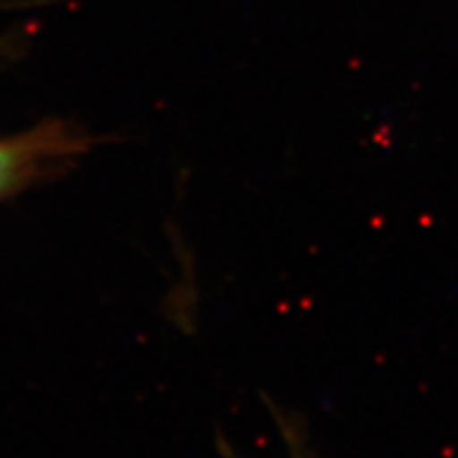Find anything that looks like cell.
I'll return each mask as SVG.
<instances>
[{
	"mask_svg": "<svg viewBox=\"0 0 458 458\" xmlns=\"http://www.w3.org/2000/svg\"><path fill=\"white\" fill-rule=\"evenodd\" d=\"M43 153H49V147L43 145L41 136L0 142V196L17 187V182L30 174Z\"/></svg>",
	"mask_w": 458,
	"mask_h": 458,
	"instance_id": "1",
	"label": "cell"
}]
</instances>
